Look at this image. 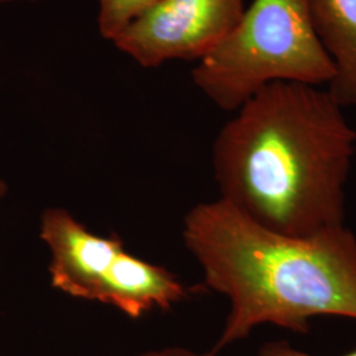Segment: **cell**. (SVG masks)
I'll return each mask as SVG.
<instances>
[{"instance_id": "4", "label": "cell", "mask_w": 356, "mask_h": 356, "mask_svg": "<svg viewBox=\"0 0 356 356\" xmlns=\"http://www.w3.org/2000/svg\"><path fill=\"white\" fill-rule=\"evenodd\" d=\"M244 10V0H159L114 44L145 67L173 58L202 60L229 38Z\"/></svg>"}, {"instance_id": "8", "label": "cell", "mask_w": 356, "mask_h": 356, "mask_svg": "<svg viewBox=\"0 0 356 356\" xmlns=\"http://www.w3.org/2000/svg\"><path fill=\"white\" fill-rule=\"evenodd\" d=\"M257 356H316L294 347L285 341H272L259 348ZM342 356H356V348Z\"/></svg>"}, {"instance_id": "1", "label": "cell", "mask_w": 356, "mask_h": 356, "mask_svg": "<svg viewBox=\"0 0 356 356\" xmlns=\"http://www.w3.org/2000/svg\"><path fill=\"white\" fill-rule=\"evenodd\" d=\"M236 111L213 147L219 198L282 234L346 226L356 132L329 91L272 82Z\"/></svg>"}, {"instance_id": "5", "label": "cell", "mask_w": 356, "mask_h": 356, "mask_svg": "<svg viewBox=\"0 0 356 356\" xmlns=\"http://www.w3.org/2000/svg\"><path fill=\"white\" fill-rule=\"evenodd\" d=\"M38 236L48 248L51 288L78 300L103 304L124 243L91 232L64 207H48L40 216Z\"/></svg>"}, {"instance_id": "7", "label": "cell", "mask_w": 356, "mask_h": 356, "mask_svg": "<svg viewBox=\"0 0 356 356\" xmlns=\"http://www.w3.org/2000/svg\"><path fill=\"white\" fill-rule=\"evenodd\" d=\"M98 26L103 38L114 41L134 20L159 0H98Z\"/></svg>"}, {"instance_id": "6", "label": "cell", "mask_w": 356, "mask_h": 356, "mask_svg": "<svg viewBox=\"0 0 356 356\" xmlns=\"http://www.w3.org/2000/svg\"><path fill=\"white\" fill-rule=\"evenodd\" d=\"M312 15L334 65L327 91L341 107H356V0H312Z\"/></svg>"}, {"instance_id": "9", "label": "cell", "mask_w": 356, "mask_h": 356, "mask_svg": "<svg viewBox=\"0 0 356 356\" xmlns=\"http://www.w3.org/2000/svg\"><path fill=\"white\" fill-rule=\"evenodd\" d=\"M136 356H216L214 350L211 351H204V353H198L191 348H185V347H163V348H154V350H148L140 353Z\"/></svg>"}, {"instance_id": "10", "label": "cell", "mask_w": 356, "mask_h": 356, "mask_svg": "<svg viewBox=\"0 0 356 356\" xmlns=\"http://www.w3.org/2000/svg\"><path fill=\"white\" fill-rule=\"evenodd\" d=\"M7 194H8V186L4 179H0V206L3 204Z\"/></svg>"}, {"instance_id": "3", "label": "cell", "mask_w": 356, "mask_h": 356, "mask_svg": "<svg viewBox=\"0 0 356 356\" xmlns=\"http://www.w3.org/2000/svg\"><path fill=\"white\" fill-rule=\"evenodd\" d=\"M200 61L194 83L226 111H236L272 82L319 86L334 76L312 0H254L229 38Z\"/></svg>"}, {"instance_id": "2", "label": "cell", "mask_w": 356, "mask_h": 356, "mask_svg": "<svg viewBox=\"0 0 356 356\" xmlns=\"http://www.w3.org/2000/svg\"><path fill=\"white\" fill-rule=\"evenodd\" d=\"M182 238L206 286L229 300L216 353L261 325L306 334L322 316L356 321V236L346 226L282 234L218 198L186 213Z\"/></svg>"}, {"instance_id": "11", "label": "cell", "mask_w": 356, "mask_h": 356, "mask_svg": "<svg viewBox=\"0 0 356 356\" xmlns=\"http://www.w3.org/2000/svg\"><path fill=\"white\" fill-rule=\"evenodd\" d=\"M0 1H10V0H0Z\"/></svg>"}]
</instances>
